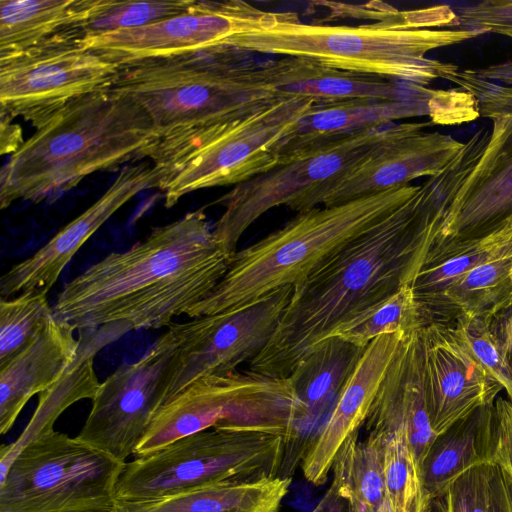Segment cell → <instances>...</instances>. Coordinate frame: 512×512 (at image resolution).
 Masks as SVG:
<instances>
[{"instance_id":"obj_32","label":"cell","mask_w":512,"mask_h":512,"mask_svg":"<svg viewBox=\"0 0 512 512\" xmlns=\"http://www.w3.org/2000/svg\"><path fill=\"white\" fill-rule=\"evenodd\" d=\"M80 16L81 0H1L0 56L23 51L74 28Z\"/></svg>"},{"instance_id":"obj_29","label":"cell","mask_w":512,"mask_h":512,"mask_svg":"<svg viewBox=\"0 0 512 512\" xmlns=\"http://www.w3.org/2000/svg\"><path fill=\"white\" fill-rule=\"evenodd\" d=\"M512 302V254L482 264L421 309L425 325L492 317Z\"/></svg>"},{"instance_id":"obj_11","label":"cell","mask_w":512,"mask_h":512,"mask_svg":"<svg viewBox=\"0 0 512 512\" xmlns=\"http://www.w3.org/2000/svg\"><path fill=\"white\" fill-rule=\"evenodd\" d=\"M80 37L68 28L0 56V111L37 129L72 101L110 89L119 65L84 47Z\"/></svg>"},{"instance_id":"obj_38","label":"cell","mask_w":512,"mask_h":512,"mask_svg":"<svg viewBox=\"0 0 512 512\" xmlns=\"http://www.w3.org/2000/svg\"><path fill=\"white\" fill-rule=\"evenodd\" d=\"M339 9L350 11L372 23L401 30L457 28V15L449 5H435L415 10H398L383 2H370L361 6L336 3ZM355 16V17H356Z\"/></svg>"},{"instance_id":"obj_42","label":"cell","mask_w":512,"mask_h":512,"mask_svg":"<svg viewBox=\"0 0 512 512\" xmlns=\"http://www.w3.org/2000/svg\"><path fill=\"white\" fill-rule=\"evenodd\" d=\"M492 462L512 482V402L503 397L495 400Z\"/></svg>"},{"instance_id":"obj_20","label":"cell","mask_w":512,"mask_h":512,"mask_svg":"<svg viewBox=\"0 0 512 512\" xmlns=\"http://www.w3.org/2000/svg\"><path fill=\"white\" fill-rule=\"evenodd\" d=\"M512 219V117L492 119L484 152L457 192L433 247L482 237Z\"/></svg>"},{"instance_id":"obj_10","label":"cell","mask_w":512,"mask_h":512,"mask_svg":"<svg viewBox=\"0 0 512 512\" xmlns=\"http://www.w3.org/2000/svg\"><path fill=\"white\" fill-rule=\"evenodd\" d=\"M126 462L52 430L0 477V512H111Z\"/></svg>"},{"instance_id":"obj_17","label":"cell","mask_w":512,"mask_h":512,"mask_svg":"<svg viewBox=\"0 0 512 512\" xmlns=\"http://www.w3.org/2000/svg\"><path fill=\"white\" fill-rule=\"evenodd\" d=\"M422 116L433 125H459L478 119L480 113L475 97L459 88L436 89L429 97L411 100L315 102L283 145L280 157L336 136Z\"/></svg>"},{"instance_id":"obj_34","label":"cell","mask_w":512,"mask_h":512,"mask_svg":"<svg viewBox=\"0 0 512 512\" xmlns=\"http://www.w3.org/2000/svg\"><path fill=\"white\" fill-rule=\"evenodd\" d=\"M194 0H81V17L72 28L80 36L142 27L188 11Z\"/></svg>"},{"instance_id":"obj_33","label":"cell","mask_w":512,"mask_h":512,"mask_svg":"<svg viewBox=\"0 0 512 512\" xmlns=\"http://www.w3.org/2000/svg\"><path fill=\"white\" fill-rule=\"evenodd\" d=\"M424 326L425 322L412 287L405 285L396 293L349 319L330 337L336 336L365 348L373 339L383 334H408Z\"/></svg>"},{"instance_id":"obj_7","label":"cell","mask_w":512,"mask_h":512,"mask_svg":"<svg viewBox=\"0 0 512 512\" xmlns=\"http://www.w3.org/2000/svg\"><path fill=\"white\" fill-rule=\"evenodd\" d=\"M314 103L281 97L241 118L160 139L150 159L163 172L165 207L196 190L236 186L274 168Z\"/></svg>"},{"instance_id":"obj_36","label":"cell","mask_w":512,"mask_h":512,"mask_svg":"<svg viewBox=\"0 0 512 512\" xmlns=\"http://www.w3.org/2000/svg\"><path fill=\"white\" fill-rule=\"evenodd\" d=\"M384 476L392 512H430L432 499L424 487L421 467L406 435L384 436Z\"/></svg>"},{"instance_id":"obj_24","label":"cell","mask_w":512,"mask_h":512,"mask_svg":"<svg viewBox=\"0 0 512 512\" xmlns=\"http://www.w3.org/2000/svg\"><path fill=\"white\" fill-rule=\"evenodd\" d=\"M263 69L278 96L311 98L316 103L352 99L411 100L429 97L436 90L343 71L302 57L263 59Z\"/></svg>"},{"instance_id":"obj_18","label":"cell","mask_w":512,"mask_h":512,"mask_svg":"<svg viewBox=\"0 0 512 512\" xmlns=\"http://www.w3.org/2000/svg\"><path fill=\"white\" fill-rule=\"evenodd\" d=\"M162 177V170L154 164L141 162L123 167L101 197L1 277V298L37 289L49 291L83 244L138 193L159 188Z\"/></svg>"},{"instance_id":"obj_23","label":"cell","mask_w":512,"mask_h":512,"mask_svg":"<svg viewBox=\"0 0 512 512\" xmlns=\"http://www.w3.org/2000/svg\"><path fill=\"white\" fill-rule=\"evenodd\" d=\"M365 348L332 336L319 342L288 376L301 406L294 443L285 450L281 476L297 463L332 412Z\"/></svg>"},{"instance_id":"obj_8","label":"cell","mask_w":512,"mask_h":512,"mask_svg":"<svg viewBox=\"0 0 512 512\" xmlns=\"http://www.w3.org/2000/svg\"><path fill=\"white\" fill-rule=\"evenodd\" d=\"M300 414L301 406L288 377L250 370L204 376L162 407L134 455L149 454L212 428L279 435L287 449L294 442Z\"/></svg>"},{"instance_id":"obj_2","label":"cell","mask_w":512,"mask_h":512,"mask_svg":"<svg viewBox=\"0 0 512 512\" xmlns=\"http://www.w3.org/2000/svg\"><path fill=\"white\" fill-rule=\"evenodd\" d=\"M232 257L198 209L71 279L58 294L54 316L77 331L169 327L214 290Z\"/></svg>"},{"instance_id":"obj_28","label":"cell","mask_w":512,"mask_h":512,"mask_svg":"<svg viewBox=\"0 0 512 512\" xmlns=\"http://www.w3.org/2000/svg\"><path fill=\"white\" fill-rule=\"evenodd\" d=\"M495 402L478 408L436 436L421 465L431 499L468 469L493 463Z\"/></svg>"},{"instance_id":"obj_6","label":"cell","mask_w":512,"mask_h":512,"mask_svg":"<svg viewBox=\"0 0 512 512\" xmlns=\"http://www.w3.org/2000/svg\"><path fill=\"white\" fill-rule=\"evenodd\" d=\"M419 189L420 185L408 184L299 212L281 228L236 251L218 285L187 316L217 314L283 286H294Z\"/></svg>"},{"instance_id":"obj_46","label":"cell","mask_w":512,"mask_h":512,"mask_svg":"<svg viewBox=\"0 0 512 512\" xmlns=\"http://www.w3.org/2000/svg\"><path fill=\"white\" fill-rule=\"evenodd\" d=\"M470 70L480 78L512 87V59Z\"/></svg>"},{"instance_id":"obj_31","label":"cell","mask_w":512,"mask_h":512,"mask_svg":"<svg viewBox=\"0 0 512 512\" xmlns=\"http://www.w3.org/2000/svg\"><path fill=\"white\" fill-rule=\"evenodd\" d=\"M384 437L368 434L359 441L358 433L342 445L333 463V481L347 500L351 512H392L388 500L384 464Z\"/></svg>"},{"instance_id":"obj_45","label":"cell","mask_w":512,"mask_h":512,"mask_svg":"<svg viewBox=\"0 0 512 512\" xmlns=\"http://www.w3.org/2000/svg\"><path fill=\"white\" fill-rule=\"evenodd\" d=\"M492 512H512V482L496 465Z\"/></svg>"},{"instance_id":"obj_4","label":"cell","mask_w":512,"mask_h":512,"mask_svg":"<svg viewBox=\"0 0 512 512\" xmlns=\"http://www.w3.org/2000/svg\"><path fill=\"white\" fill-rule=\"evenodd\" d=\"M256 53L224 46L119 66L112 91L149 116L160 139L232 121L281 98Z\"/></svg>"},{"instance_id":"obj_26","label":"cell","mask_w":512,"mask_h":512,"mask_svg":"<svg viewBox=\"0 0 512 512\" xmlns=\"http://www.w3.org/2000/svg\"><path fill=\"white\" fill-rule=\"evenodd\" d=\"M130 330L119 324L78 331L80 346L68 370L48 390L40 393L36 410L20 436L0 449V477L18 452L37 437L54 430L57 418L72 404L93 399L100 382L94 369L96 354Z\"/></svg>"},{"instance_id":"obj_3","label":"cell","mask_w":512,"mask_h":512,"mask_svg":"<svg viewBox=\"0 0 512 512\" xmlns=\"http://www.w3.org/2000/svg\"><path fill=\"white\" fill-rule=\"evenodd\" d=\"M160 135L147 113L111 89L78 98L25 140L0 172V207L55 199L92 173L151 157Z\"/></svg>"},{"instance_id":"obj_44","label":"cell","mask_w":512,"mask_h":512,"mask_svg":"<svg viewBox=\"0 0 512 512\" xmlns=\"http://www.w3.org/2000/svg\"><path fill=\"white\" fill-rule=\"evenodd\" d=\"M13 119L10 115L0 111V152L2 155H13L25 142L21 126Z\"/></svg>"},{"instance_id":"obj_40","label":"cell","mask_w":512,"mask_h":512,"mask_svg":"<svg viewBox=\"0 0 512 512\" xmlns=\"http://www.w3.org/2000/svg\"><path fill=\"white\" fill-rule=\"evenodd\" d=\"M459 89L471 93L478 103L480 117H512V87L476 76L470 69L458 70L447 77Z\"/></svg>"},{"instance_id":"obj_22","label":"cell","mask_w":512,"mask_h":512,"mask_svg":"<svg viewBox=\"0 0 512 512\" xmlns=\"http://www.w3.org/2000/svg\"><path fill=\"white\" fill-rule=\"evenodd\" d=\"M406 334H383L366 347L332 412L306 451L301 468L315 486L324 484L344 442L365 424L379 386Z\"/></svg>"},{"instance_id":"obj_37","label":"cell","mask_w":512,"mask_h":512,"mask_svg":"<svg viewBox=\"0 0 512 512\" xmlns=\"http://www.w3.org/2000/svg\"><path fill=\"white\" fill-rule=\"evenodd\" d=\"M496 465L474 466L431 501L430 512H492Z\"/></svg>"},{"instance_id":"obj_43","label":"cell","mask_w":512,"mask_h":512,"mask_svg":"<svg viewBox=\"0 0 512 512\" xmlns=\"http://www.w3.org/2000/svg\"><path fill=\"white\" fill-rule=\"evenodd\" d=\"M490 327L512 369V302L490 317Z\"/></svg>"},{"instance_id":"obj_5","label":"cell","mask_w":512,"mask_h":512,"mask_svg":"<svg viewBox=\"0 0 512 512\" xmlns=\"http://www.w3.org/2000/svg\"><path fill=\"white\" fill-rule=\"evenodd\" d=\"M487 33L305 23L293 12L265 11L252 29L233 36L226 46L258 55L308 58L343 71L427 86L460 70L456 64L429 58V52Z\"/></svg>"},{"instance_id":"obj_16","label":"cell","mask_w":512,"mask_h":512,"mask_svg":"<svg viewBox=\"0 0 512 512\" xmlns=\"http://www.w3.org/2000/svg\"><path fill=\"white\" fill-rule=\"evenodd\" d=\"M242 0L197 1L179 15L138 28L81 36L80 43L120 65L226 46L264 14Z\"/></svg>"},{"instance_id":"obj_13","label":"cell","mask_w":512,"mask_h":512,"mask_svg":"<svg viewBox=\"0 0 512 512\" xmlns=\"http://www.w3.org/2000/svg\"><path fill=\"white\" fill-rule=\"evenodd\" d=\"M180 339L175 323L138 361L123 364L99 386L77 438L126 462L167 403Z\"/></svg>"},{"instance_id":"obj_35","label":"cell","mask_w":512,"mask_h":512,"mask_svg":"<svg viewBox=\"0 0 512 512\" xmlns=\"http://www.w3.org/2000/svg\"><path fill=\"white\" fill-rule=\"evenodd\" d=\"M54 318L48 290L0 298V366L34 342Z\"/></svg>"},{"instance_id":"obj_14","label":"cell","mask_w":512,"mask_h":512,"mask_svg":"<svg viewBox=\"0 0 512 512\" xmlns=\"http://www.w3.org/2000/svg\"><path fill=\"white\" fill-rule=\"evenodd\" d=\"M292 293L293 285L283 286L242 306L175 323L180 344L167 403L195 380L235 372L255 358L274 335Z\"/></svg>"},{"instance_id":"obj_21","label":"cell","mask_w":512,"mask_h":512,"mask_svg":"<svg viewBox=\"0 0 512 512\" xmlns=\"http://www.w3.org/2000/svg\"><path fill=\"white\" fill-rule=\"evenodd\" d=\"M421 329L403 337L365 421L368 434L404 433L420 467L437 436L430 420Z\"/></svg>"},{"instance_id":"obj_1","label":"cell","mask_w":512,"mask_h":512,"mask_svg":"<svg viewBox=\"0 0 512 512\" xmlns=\"http://www.w3.org/2000/svg\"><path fill=\"white\" fill-rule=\"evenodd\" d=\"M476 162L472 151L462 149L410 200L295 284L274 335L249 362V370L288 377L349 319L411 285Z\"/></svg>"},{"instance_id":"obj_27","label":"cell","mask_w":512,"mask_h":512,"mask_svg":"<svg viewBox=\"0 0 512 512\" xmlns=\"http://www.w3.org/2000/svg\"><path fill=\"white\" fill-rule=\"evenodd\" d=\"M291 477L225 480L158 498L117 500L111 512H279Z\"/></svg>"},{"instance_id":"obj_12","label":"cell","mask_w":512,"mask_h":512,"mask_svg":"<svg viewBox=\"0 0 512 512\" xmlns=\"http://www.w3.org/2000/svg\"><path fill=\"white\" fill-rule=\"evenodd\" d=\"M400 126L391 123L359 130L282 156L274 168L234 186L217 200L224 207L213 227L217 239L234 255L241 236L264 213L282 205L289 208L343 173Z\"/></svg>"},{"instance_id":"obj_25","label":"cell","mask_w":512,"mask_h":512,"mask_svg":"<svg viewBox=\"0 0 512 512\" xmlns=\"http://www.w3.org/2000/svg\"><path fill=\"white\" fill-rule=\"evenodd\" d=\"M75 330L56 317L27 348L0 366V433L6 434L30 398L52 387L80 346Z\"/></svg>"},{"instance_id":"obj_9","label":"cell","mask_w":512,"mask_h":512,"mask_svg":"<svg viewBox=\"0 0 512 512\" xmlns=\"http://www.w3.org/2000/svg\"><path fill=\"white\" fill-rule=\"evenodd\" d=\"M286 441L252 431L207 429L126 462L117 500L162 497L225 480H259L280 476Z\"/></svg>"},{"instance_id":"obj_41","label":"cell","mask_w":512,"mask_h":512,"mask_svg":"<svg viewBox=\"0 0 512 512\" xmlns=\"http://www.w3.org/2000/svg\"><path fill=\"white\" fill-rule=\"evenodd\" d=\"M456 29H486L512 39V0H484L457 6Z\"/></svg>"},{"instance_id":"obj_47","label":"cell","mask_w":512,"mask_h":512,"mask_svg":"<svg viewBox=\"0 0 512 512\" xmlns=\"http://www.w3.org/2000/svg\"><path fill=\"white\" fill-rule=\"evenodd\" d=\"M311 512H351L349 503L331 483L317 505Z\"/></svg>"},{"instance_id":"obj_30","label":"cell","mask_w":512,"mask_h":512,"mask_svg":"<svg viewBox=\"0 0 512 512\" xmlns=\"http://www.w3.org/2000/svg\"><path fill=\"white\" fill-rule=\"evenodd\" d=\"M512 254V219L478 238L429 250L411 287L420 311L470 270Z\"/></svg>"},{"instance_id":"obj_39","label":"cell","mask_w":512,"mask_h":512,"mask_svg":"<svg viewBox=\"0 0 512 512\" xmlns=\"http://www.w3.org/2000/svg\"><path fill=\"white\" fill-rule=\"evenodd\" d=\"M472 355L502 386L512 402V369L491 327L490 317L461 318L450 322Z\"/></svg>"},{"instance_id":"obj_15","label":"cell","mask_w":512,"mask_h":512,"mask_svg":"<svg viewBox=\"0 0 512 512\" xmlns=\"http://www.w3.org/2000/svg\"><path fill=\"white\" fill-rule=\"evenodd\" d=\"M431 121L404 122L390 137L335 178L315 187L289 209L303 212L410 184L441 173L463 148L450 134L426 132Z\"/></svg>"},{"instance_id":"obj_19","label":"cell","mask_w":512,"mask_h":512,"mask_svg":"<svg viewBox=\"0 0 512 512\" xmlns=\"http://www.w3.org/2000/svg\"><path fill=\"white\" fill-rule=\"evenodd\" d=\"M431 426L436 435L494 403L502 386L469 351L450 323L421 329Z\"/></svg>"}]
</instances>
